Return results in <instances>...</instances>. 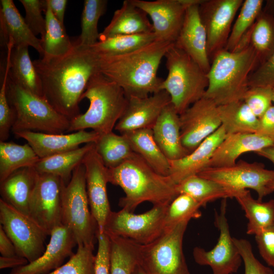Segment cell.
<instances>
[{
  "instance_id": "7c38bea8",
  "label": "cell",
  "mask_w": 274,
  "mask_h": 274,
  "mask_svg": "<svg viewBox=\"0 0 274 274\" xmlns=\"http://www.w3.org/2000/svg\"><path fill=\"white\" fill-rule=\"evenodd\" d=\"M197 175L235 190L253 189L260 201L273 192L269 184L274 181V170L265 168L262 163L240 160L228 167H207Z\"/></svg>"
},
{
  "instance_id": "6f0895ef",
  "label": "cell",
  "mask_w": 274,
  "mask_h": 274,
  "mask_svg": "<svg viewBox=\"0 0 274 274\" xmlns=\"http://www.w3.org/2000/svg\"><path fill=\"white\" fill-rule=\"evenodd\" d=\"M256 153L269 160L274 164V144L266 147Z\"/></svg>"
},
{
  "instance_id": "6da1fadb",
  "label": "cell",
  "mask_w": 274,
  "mask_h": 274,
  "mask_svg": "<svg viewBox=\"0 0 274 274\" xmlns=\"http://www.w3.org/2000/svg\"><path fill=\"white\" fill-rule=\"evenodd\" d=\"M99 56L78 39L61 56L33 60L42 83L43 97L70 120L80 114L79 103L87 84L98 70Z\"/></svg>"
},
{
  "instance_id": "e0dca14e",
  "label": "cell",
  "mask_w": 274,
  "mask_h": 274,
  "mask_svg": "<svg viewBox=\"0 0 274 274\" xmlns=\"http://www.w3.org/2000/svg\"><path fill=\"white\" fill-rule=\"evenodd\" d=\"M148 15L156 41L174 43L182 28L186 10L193 0H131Z\"/></svg>"
},
{
  "instance_id": "60d3db41",
  "label": "cell",
  "mask_w": 274,
  "mask_h": 274,
  "mask_svg": "<svg viewBox=\"0 0 274 274\" xmlns=\"http://www.w3.org/2000/svg\"><path fill=\"white\" fill-rule=\"evenodd\" d=\"M107 0H85L81 16V33L78 39L81 45L91 47L99 39L98 21L106 12Z\"/></svg>"
},
{
  "instance_id": "30bf717a",
  "label": "cell",
  "mask_w": 274,
  "mask_h": 274,
  "mask_svg": "<svg viewBox=\"0 0 274 274\" xmlns=\"http://www.w3.org/2000/svg\"><path fill=\"white\" fill-rule=\"evenodd\" d=\"M168 205H153L151 209L140 214L122 209L117 212L112 211L104 231L140 245L149 244L163 232L164 217Z\"/></svg>"
},
{
  "instance_id": "5b68a950",
  "label": "cell",
  "mask_w": 274,
  "mask_h": 274,
  "mask_svg": "<svg viewBox=\"0 0 274 274\" xmlns=\"http://www.w3.org/2000/svg\"><path fill=\"white\" fill-rule=\"evenodd\" d=\"M89 106L86 112L71 120L67 132L91 128L99 135L113 131L126 108L123 89L98 72L89 81L82 95Z\"/></svg>"
},
{
  "instance_id": "9f6ffc18",
  "label": "cell",
  "mask_w": 274,
  "mask_h": 274,
  "mask_svg": "<svg viewBox=\"0 0 274 274\" xmlns=\"http://www.w3.org/2000/svg\"><path fill=\"white\" fill-rule=\"evenodd\" d=\"M29 263L25 258L20 256L12 257H0V268H14L21 266H24Z\"/></svg>"
},
{
  "instance_id": "4dcf8cb0",
  "label": "cell",
  "mask_w": 274,
  "mask_h": 274,
  "mask_svg": "<svg viewBox=\"0 0 274 274\" xmlns=\"http://www.w3.org/2000/svg\"><path fill=\"white\" fill-rule=\"evenodd\" d=\"M9 77L24 89L43 97L41 81L29 57L28 46L13 48L10 59Z\"/></svg>"
},
{
  "instance_id": "f546056e",
  "label": "cell",
  "mask_w": 274,
  "mask_h": 274,
  "mask_svg": "<svg viewBox=\"0 0 274 274\" xmlns=\"http://www.w3.org/2000/svg\"><path fill=\"white\" fill-rule=\"evenodd\" d=\"M94 147V143L43 158H40L33 167L40 174H50L60 177L67 184L75 169L83 161L86 154Z\"/></svg>"
},
{
  "instance_id": "3957f363",
  "label": "cell",
  "mask_w": 274,
  "mask_h": 274,
  "mask_svg": "<svg viewBox=\"0 0 274 274\" xmlns=\"http://www.w3.org/2000/svg\"><path fill=\"white\" fill-rule=\"evenodd\" d=\"M108 180L123 190L125 196L119 205L130 212L145 201L168 205L179 194L170 176L157 173L135 153L119 166L108 168Z\"/></svg>"
},
{
  "instance_id": "d4e9b609",
  "label": "cell",
  "mask_w": 274,
  "mask_h": 274,
  "mask_svg": "<svg viewBox=\"0 0 274 274\" xmlns=\"http://www.w3.org/2000/svg\"><path fill=\"white\" fill-rule=\"evenodd\" d=\"M226 135L223 127L221 126L187 156L178 160L169 161V176L175 183L178 184L206 168L213 153Z\"/></svg>"
},
{
  "instance_id": "d6a6232c",
  "label": "cell",
  "mask_w": 274,
  "mask_h": 274,
  "mask_svg": "<svg viewBox=\"0 0 274 274\" xmlns=\"http://www.w3.org/2000/svg\"><path fill=\"white\" fill-rule=\"evenodd\" d=\"M250 45L255 51L260 64L274 51V1H267L252 28Z\"/></svg>"
},
{
  "instance_id": "91938a15",
  "label": "cell",
  "mask_w": 274,
  "mask_h": 274,
  "mask_svg": "<svg viewBox=\"0 0 274 274\" xmlns=\"http://www.w3.org/2000/svg\"><path fill=\"white\" fill-rule=\"evenodd\" d=\"M269 187L272 189L273 192H274V181L270 183V184H269Z\"/></svg>"
},
{
  "instance_id": "277c9868",
  "label": "cell",
  "mask_w": 274,
  "mask_h": 274,
  "mask_svg": "<svg viewBox=\"0 0 274 274\" xmlns=\"http://www.w3.org/2000/svg\"><path fill=\"white\" fill-rule=\"evenodd\" d=\"M259 64L251 45L239 51H220L207 74L209 84L203 97L218 106L243 100L249 88V76Z\"/></svg>"
},
{
  "instance_id": "bcb514c9",
  "label": "cell",
  "mask_w": 274,
  "mask_h": 274,
  "mask_svg": "<svg viewBox=\"0 0 274 274\" xmlns=\"http://www.w3.org/2000/svg\"><path fill=\"white\" fill-rule=\"evenodd\" d=\"M272 94L270 87H249L243 100L259 119L272 106Z\"/></svg>"
},
{
  "instance_id": "816d5d0a",
  "label": "cell",
  "mask_w": 274,
  "mask_h": 274,
  "mask_svg": "<svg viewBox=\"0 0 274 274\" xmlns=\"http://www.w3.org/2000/svg\"><path fill=\"white\" fill-rule=\"evenodd\" d=\"M255 237L261 256L274 268V224L255 235Z\"/></svg>"
},
{
  "instance_id": "603a6c76",
  "label": "cell",
  "mask_w": 274,
  "mask_h": 274,
  "mask_svg": "<svg viewBox=\"0 0 274 274\" xmlns=\"http://www.w3.org/2000/svg\"><path fill=\"white\" fill-rule=\"evenodd\" d=\"M0 34L1 44L7 47L9 41L14 47L31 46L40 54L44 55L43 42L31 31L16 7L12 0H1Z\"/></svg>"
},
{
  "instance_id": "7a4b0ae2",
  "label": "cell",
  "mask_w": 274,
  "mask_h": 274,
  "mask_svg": "<svg viewBox=\"0 0 274 274\" xmlns=\"http://www.w3.org/2000/svg\"><path fill=\"white\" fill-rule=\"evenodd\" d=\"M172 44L155 41L126 54L99 56V72L119 86L127 98L147 97L160 91L163 79L157 71Z\"/></svg>"
},
{
  "instance_id": "681fc988",
  "label": "cell",
  "mask_w": 274,
  "mask_h": 274,
  "mask_svg": "<svg viewBox=\"0 0 274 274\" xmlns=\"http://www.w3.org/2000/svg\"><path fill=\"white\" fill-rule=\"evenodd\" d=\"M248 85L249 87H274V51L266 61L250 74Z\"/></svg>"
},
{
  "instance_id": "7bdbcfd3",
  "label": "cell",
  "mask_w": 274,
  "mask_h": 274,
  "mask_svg": "<svg viewBox=\"0 0 274 274\" xmlns=\"http://www.w3.org/2000/svg\"><path fill=\"white\" fill-rule=\"evenodd\" d=\"M201 204L190 195L179 194L168 206L164 221V230L184 221L201 216Z\"/></svg>"
},
{
  "instance_id": "4fadbf2b",
  "label": "cell",
  "mask_w": 274,
  "mask_h": 274,
  "mask_svg": "<svg viewBox=\"0 0 274 274\" xmlns=\"http://www.w3.org/2000/svg\"><path fill=\"white\" fill-rule=\"evenodd\" d=\"M227 199H222L220 211H215L214 224L219 231L215 246L211 250L195 247L193 257L200 265L210 266L213 274H232L237 271L243 262L241 254L231 237L226 216Z\"/></svg>"
},
{
  "instance_id": "f5cc1de1",
  "label": "cell",
  "mask_w": 274,
  "mask_h": 274,
  "mask_svg": "<svg viewBox=\"0 0 274 274\" xmlns=\"http://www.w3.org/2000/svg\"><path fill=\"white\" fill-rule=\"evenodd\" d=\"M256 133L274 142V105H272L259 118L258 127Z\"/></svg>"
},
{
  "instance_id": "d590c367",
  "label": "cell",
  "mask_w": 274,
  "mask_h": 274,
  "mask_svg": "<svg viewBox=\"0 0 274 274\" xmlns=\"http://www.w3.org/2000/svg\"><path fill=\"white\" fill-rule=\"evenodd\" d=\"M45 13L46 29L43 42L44 55L41 58L48 59L65 55L73 46L64 25L53 15L47 0H42Z\"/></svg>"
},
{
  "instance_id": "8d00e7d4",
  "label": "cell",
  "mask_w": 274,
  "mask_h": 274,
  "mask_svg": "<svg viewBox=\"0 0 274 274\" xmlns=\"http://www.w3.org/2000/svg\"><path fill=\"white\" fill-rule=\"evenodd\" d=\"M39 159L28 143L0 141V183L20 168L33 167Z\"/></svg>"
},
{
  "instance_id": "cb8c5ba5",
  "label": "cell",
  "mask_w": 274,
  "mask_h": 274,
  "mask_svg": "<svg viewBox=\"0 0 274 274\" xmlns=\"http://www.w3.org/2000/svg\"><path fill=\"white\" fill-rule=\"evenodd\" d=\"M273 144L271 140L256 133L226 135L213 153L207 167L232 166L243 154L256 153Z\"/></svg>"
},
{
  "instance_id": "f35d334b",
  "label": "cell",
  "mask_w": 274,
  "mask_h": 274,
  "mask_svg": "<svg viewBox=\"0 0 274 274\" xmlns=\"http://www.w3.org/2000/svg\"><path fill=\"white\" fill-rule=\"evenodd\" d=\"M155 41L153 32L118 35L99 40L90 47L98 56H113L131 52Z\"/></svg>"
},
{
  "instance_id": "f6af8a7d",
  "label": "cell",
  "mask_w": 274,
  "mask_h": 274,
  "mask_svg": "<svg viewBox=\"0 0 274 274\" xmlns=\"http://www.w3.org/2000/svg\"><path fill=\"white\" fill-rule=\"evenodd\" d=\"M10 71V57H7L0 89V141H6L15 120V114L7 95V81Z\"/></svg>"
},
{
  "instance_id": "ba28073f",
  "label": "cell",
  "mask_w": 274,
  "mask_h": 274,
  "mask_svg": "<svg viewBox=\"0 0 274 274\" xmlns=\"http://www.w3.org/2000/svg\"><path fill=\"white\" fill-rule=\"evenodd\" d=\"M61 224L72 231L78 246L94 249L99 229L89 207L85 168L83 163L75 169L64 188Z\"/></svg>"
},
{
  "instance_id": "44dd1931",
  "label": "cell",
  "mask_w": 274,
  "mask_h": 274,
  "mask_svg": "<svg viewBox=\"0 0 274 274\" xmlns=\"http://www.w3.org/2000/svg\"><path fill=\"white\" fill-rule=\"evenodd\" d=\"M202 0H193L187 7L183 23L174 45L193 59L207 73L211 62L208 54L206 29L199 6Z\"/></svg>"
},
{
  "instance_id": "c3c4849f",
  "label": "cell",
  "mask_w": 274,
  "mask_h": 274,
  "mask_svg": "<svg viewBox=\"0 0 274 274\" xmlns=\"http://www.w3.org/2000/svg\"><path fill=\"white\" fill-rule=\"evenodd\" d=\"M242 256L245 274H274L272 270L262 264L254 256L251 243L244 238L233 237Z\"/></svg>"
},
{
  "instance_id": "f907efd6",
  "label": "cell",
  "mask_w": 274,
  "mask_h": 274,
  "mask_svg": "<svg viewBox=\"0 0 274 274\" xmlns=\"http://www.w3.org/2000/svg\"><path fill=\"white\" fill-rule=\"evenodd\" d=\"M98 248L95 255L94 274H110V241L105 231L97 234Z\"/></svg>"
},
{
  "instance_id": "5bb4252c",
  "label": "cell",
  "mask_w": 274,
  "mask_h": 274,
  "mask_svg": "<svg viewBox=\"0 0 274 274\" xmlns=\"http://www.w3.org/2000/svg\"><path fill=\"white\" fill-rule=\"evenodd\" d=\"M36 186L29 203V216L49 235L62 224V205L66 185L59 177L38 173Z\"/></svg>"
},
{
  "instance_id": "8fae6325",
  "label": "cell",
  "mask_w": 274,
  "mask_h": 274,
  "mask_svg": "<svg viewBox=\"0 0 274 274\" xmlns=\"http://www.w3.org/2000/svg\"><path fill=\"white\" fill-rule=\"evenodd\" d=\"M1 225L14 245L17 255L32 262L44 252L48 233L29 215L0 199Z\"/></svg>"
},
{
  "instance_id": "f1b7e54d",
  "label": "cell",
  "mask_w": 274,
  "mask_h": 274,
  "mask_svg": "<svg viewBox=\"0 0 274 274\" xmlns=\"http://www.w3.org/2000/svg\"><path fill=\"white\" fill-rule=\"evenodd\" d=\"M132 151L139 155L158 174L169 176L170 162L156 144L152 129L144 128L122 134Z\"/></svg>"
},
{
  "instance_id": "d6986e66",
  "label": "cell",
  "mask_w": 274,
  "mask_h": 274,
  "mask_svg": "<svg viewBox=\"0 0 274 274\" xmlns=\"http://www.w3.org/2000/svg\"><path fill=\"white\" fill-rule=\"evenodd\" d=\"M170 103V97L165 90L144 98L129 97L114 129L121 134L141 129H152L163 110Z\"/></svg>"
},
{
  "instance_id": "4316f807",
  "label": "cell",
  "mask_w": 274,
  "mask_h": 274,
  "mask_svg": "<svg viewBox=\"0 0 274 274\" xmlns=\"http://www.w3.org/2000/svg\"><path fill=\"white\" fill-rule=\"evenodd\" d=\"M38 174L33 167L14 172L0 183L1 198L21 213L29 215V201Z\"/></svg>"
},
{
  "instance_id": "1f68e13d",
  "label": "cell",
  "mask_w": 274,
  "mask_h": 274,
  "mask_svg": "<svg viewBox=\"0 0 274 274\" xmlns=\"http://www.w3.org/2000/svg\"><path fill=\"white\" fill-rule=\"evenodd\" d=\"M177 189L179 194L190 195L202 207L217 199L234 198L239 191L197 175L190 176L177 184Z\"/></svg>"
},
{
  "instance_id": "9a60e30c",
  "label": "cell",
  "mask_w": 274,
  "mask_h": 274,
  "mask_svg": "<svg viewBox=\"0 0 274 274\" xmlns=\"http://www.w3.org/2000/svg\"><path fill=\"white\" fill-rule=\"evenodd\" d=\"M243 0H202L199 14L207 36L208 54L211 62L225 49L234 17Z\"/></svg>"
},
{
  "instance_id": "e575fe53",
  "label": "cell",
  "mask_w": 274,
  "mask_h": 274,
  "mask_svg": "<svg viewBox=\"0 0 274 274\" xmlns=\"http://www.w3.org/2000/svg\"><path fill=\"white\" fill-rule=\"evenodd\" d=\"M218 111L226 135L256 133L259 119L243 100L219 106Z\"/></svg>"
},
{
  "instance_id": "b9f144b4",
  "label": "cell",
  "mask_w": 274,
  "mask_h": 274,
  "mask_svg": "<svg viewBox=\"0 0 274 274\" xmlns=\"http://www.w3.org/2000/svg\"><path fill=\"white\" fill-rule=\"evenodd\" d=\"M262 0H245L232 27L224 49L234 52L243 37L251 28L263 8Z\"/></svg>"
},
{
  "instance_id": "2e32d148",
  "label": "cell",
  "mask_w": 274,
  "mask_h": 274,
  "mask_svg": "<svg viewBox=\"0 0 274 274\" xmlns=\"http://www.w3.org/2000/svg\"><path fill=\"white\" fill-rule=\"evenodd\" d=\"M180 120L182 143L189 153L221 126L218 106L204 97L180 114Z\"/></svg>"
},
{
  "instance_id": "9c48e42d",
  "label": "cell",
  "mask_w": 274,
  "mask_h": 274,
  "mask_svg": "<svg viewBox=\"0 0 274 274\" xmlns=\"http://www.w3.org/2000/svg\"><path fill=\"white\" fill-rule=\"evenodd\" d=\"M189 222L166 228L151 243L140 245L139 265L146 274H190L183 250Z\"/></svg>"
},
{
  "instance_id": "7402d4cb",
  "label": "cell",
  "mask_w": 274,
  "mask_h": 274,
  "mask_svg": "<svg viewBox=\"0 0 274 274\" xmlns=\"http://www.w3.org/2000/svg\"><path fill=\"white\" fill-rule=\"evenodd\" d=\"M14 134L26 140L40 158L76 149L82 144L95 143L100 135L93 130H85L67 134L32 131H22Z\"/></svg>"
},
{
  "instance_id": "680465c9",
  "label": "cell",
  "mask_w": 274,
  "mask_h": 274,
  "mask_svg": "<svg viewBox=\"0 0 274 274\" xmlns=\"http://www.w3.org/2000/svg\"><path fill=\"white\" fill-rule=\"evenodd\" d=\"M132 274H146L142 268L139 265L136 266Z\"/></svg>"
},
{
  "instance_id": "ac0fdd59",
  "label": "cell",
  "mask_w": 274,
  "mask_h": 274,
  "mask_svg": "<svg viewBox=\"0 0 274 274\" xmlns=\"http://www.w3.org/2000/svg\"><path fill=\"white\" fill-rule=\"evenodd\" d=\"M82 163L85 168L86 191L90 211L99 231L102 232L112 212L107 190L108 168L97 154L95 144L85 156Z\"/></svg>"
},
{
  "instance_id": "8992f818",
  "label": "cell",
  "mask_w": 274,
  "mask_h": 274,
  "mask_svg": "<svg viewBox=\"0 0 274 274\" xmlns=\"http://www.w3.org/2000/svg\"><path fill=\"white\" fill-rule=\"evenodd\" d=\"M164 57L168 74L160 90L169 94L172 104L180 115L204 96L209 84L207 73L174 43L169 47Z\"/></svg>"
},
{
  "instance_id": "52a82bcc",
  "label": "cell",
  "mask_w": 274,
  "mask_h": 274,
  "mask_svg": "<svg viewBox=\"0 0 274 274\" xmlns=\"http://www.w3.org/2000/svg\"><path fill=\"white\" fill-rule=\"evenodd\" d=\"M7 95L15 114L12 131H32L47 133L67 132L68 118L58 112L43 97L33 94L8 77Z\"/></svg>"
},
{
  "instance_id": "74e56055",
  "label": "cell",
  "mask_w": 274,
  "mask_h": 274,
  "mask_svg": "<svg viewBox=\"0 0 274 274\" xmlns=\"http://www.w3.org/2000/svg\"><path fill=\"white\" fill-rule=\"evenodd\" d=\"M107 234L110 241V274H132L139 264L140 244Z\"/></svg>"
},
{
  "instance_id": "db71d44e",
  "label": "cell",
  "mask_w": 274,
  "mask_h": 274,
  "mask_svg": "<svg viewBox=\"0 0 274 274\" xmlns=\"http://www.w3.org/2000/svg\"><path fill=\"white\" fill-rule=\"evenodd\" d=\"M0 253L3 257L18 256L15 247L0 225Z\"/></svg>"
},
{
  "instance_id": "11a10c76",
  "label": "cell",
  "mask_w": 274,
  "mask_h": 274,
  "mask_svg": "<svg viewBox=\"0 0 274 274\" xmlns=\"http://www.w3.org/2000/svg\"><path fill=\"white\" fill-rule=\"evenodd\" d=\"M52 13L55 18L64 25V17L67 1L47 0Z\"/></svg>"
},
{
  "instance_id": "7dc6e473",
  "label": "cell",
  "mask_w": 274,
  "mask_h": 274,
  "mask_svg": "<svg viewBox=\"0 0 274 274\" xmlns=\"http://www.w3.org/2000/svg\"><path fill=\"white\" fill-rule=\"evenodd\" d=\"M25 12L24 20L32 33L36 36L40 35L43 39L46 29L45 18L42 12L43 6L42 0H20Z\"/></svg>"
},
{
  "instance_id": "836d02e7",
  "label": "cell",
  "mask_w": 274,
  "mask_h": 274,
  "mask_svg": "<svg viewBox=\"0 0 274 274\" xmlns=\"http://www.w3.org/2000/svg\"><path fill=\"white\" fill-rule=\"evenodd\" d=\"M234 198L248 220L247 233L256 235L274 224V200L262 202L254 199L248 190L239 191Z\"/></svg>"
},
{
  "instance_id": "94428289",
  "label": "cell",
  "mask_w": 274,
  "mask_h": 274,
  "mask_svg": "<svg viewBox=\"0 0 274 274\" xmlns=\"http://www.w3.org/2000/svg\"><path fill=\"white\" fill-rule=\"evenodd\" d=\"M272 103L274 104V87L272 88Z\"/></svg>"
},
{
  "instance_id": "ab89813d",
  "label": "cell",
  "mask_w": 274,
  "mask_h": 274,
  "mask_svg": "<svg viewBox=\"0 0 274 274\" xmlns=\"http://www.w3.org/2000/svg\"><path fill=\"white\" fill-rule=\"evenodd\" d=\"M94 144L97 154L108 168L119 166L134 153L123 135L113 131L100 135Z\"/></svg>"
},
{
  "instance_id": "83f0119b",
  "label": "cell",
  "mask_w": 274,
  "mask_h": 274,
  "mask_svg": "<svg viewBox=\"0 0 274 274\" xmlns=\"http://www.w3.org/2000/svg\"><path fill=\"white\" fill-rule=\"evenodd\" d=\"M152 32L153 25L147 14L131 0H125L121 7L115 11L110 23L100 33L99 40L118 35Z\"/></svg>"
},
{
  "instance_id": "484cf974",
  "label": "cell",
  "mask_w": 274,
  "mask_h": 274,
  "mask_svg": "<svg viewBox=\"0 0 274 274\" xmlns=\"http://www.w3.org/2000/svg\"><path fill=\"white\" fill-rule=\"evenodd\" d=\"M152 131L156 144L169 161L180 159L190 153L182 143L180 115L172 103L163 110Z\"/></svg>"
},
{
  "instance_id": "ffe728a7",
  "label": "cell",
  "mask_w": 274,
  "mask_h": 274,
  "mask_svg": "<svg viewBox=\"0 0 274 274\" xmlns=\"http://www.w3.org/2000/svg\"><path fill=\"white\" fill-rule=\"evenodd\" d=\"M43 254L35 261L13 268L9 274H48L61 266L65 259L74 253L77 243L68 227L61 224L54 228Z\"/></svg>"
},
{
  "instance_id": "ee69618b",
  "label": "cell",
  "mask_w": 274,
  "mask_h": 274,
  "mask_svg": "<svg viewBox=\"0 0 274 274\" xmlns=\"http://www.w3.org/2000/svg\"><path fill=\"white\" fill-rule=\"evenodd\" d=\"M93 250L91 247L78 246L76 253L65 263L48 274H94Z\"/></svg>"
}]
</instances>
